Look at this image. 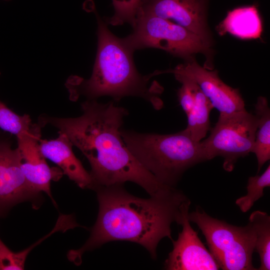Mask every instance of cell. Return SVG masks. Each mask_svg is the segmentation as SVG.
I'll use <instances>...</instances> for the list:
<instances>
[{"mask_svg": "<svg viewBox=\"0 0 270 270\" xmlns=\"http://www.w3.org/2000/svg\"><path fill=\"white\" fill-rule=\"evenodd\" d=\"M82 114L60 118L42 115V126L49 124L64 134L88 159L94 186L134 182L150 196L172 188L160 182L135 158L126 146L120 130L128 112L113 102L106 104L87 100L81 104Z\"/></svg>", "mask_w": 270, "mask_h": 270, "instance_id": "1", "label": "cell"}, {"mask_svg": "<svg viewBox=\"0 0 270 270\" xmlns=\"http://www.w3.org/2000/svg\"><path fill=\"white\" fill-rule=\"evenodd\" d=\"M94 190L99 206L96 223L84 244L68 254V259L76 265L81 264L84 252L116 240L137 243L156 259L158 243L166 237L173 240L171 225L177 223L184 206L190 200L176 188L148 198L131 194L124 184Z\"/></svg>", "mask_w": 270, "mask_h": 270, "instance_id": "2", "label": "cell"}, {"mask_svg": "<svg viewBox=\"0 0 270 270\" xmlns=\"http://www.w3.org/2000/svg\"><path fill=\"white\" fill-rule=\"evenodd\" d=\"M98 50L92 74L88 80L73 76L66 86L70 98L75 101L80 96L96 100L107 96L118 102L127 96L142 98L156 108L161 106L156 83L150 84V74L142 76L136 69L131 50L122 38L114 36L98 14Z\"/></svg>", "mask_w": 270, "mask_h": 270, "instance_id": "3", "label": "cell"}, {"mask_svg": "<svg viewBox=\"0 0 270 270\" xmlns=\"http://www.w3.org/2000/svg\"><path fill=\"white\" fill-rule=\"evenodd\" d=\"M128 148L139 162L162 184L175 187L184 173L204 161L200 142L184 130L172 134L139 133L120 128Z\"/></svg>", "mask_w": 270, "mask_h": 270, "instance_id": "4", "label": "cell"}, {"mask_svg": "<svg viewBox=\"0 0 270 270\" xmlns=\"http://www.w3.org/2000/svg\"><path fill=\"white\" fill-rule=\"evenodd\" d=\"M188 218L202 231L220 269L257 270L252 264L256 236L250 222L244 226H234L212 217L198 207Z\"/></svg>", "mask_w": 270, "mask_h": 270, "instance_id": "5", "label": "cell"}, {"mask_svg": "<svg viewBox=\"0 0 270 270\" xmlns=\"http://www.w3.org/2000/svg\"><path fill=\"white\" fill-rule=\"evenodd\" d=\"M132 28V32L122 39L133 52L156 48L188 60L198 53L208 54L210 50V46L194 33L156 16L138 12Z\"/></svg>", "mask_w": 270, "mask_h": 270, "instance_id": "6", "label": "cell"}, {"mask_svg": "<svg viewBox=\"0 0 270 270\" xmlns=\"http://www.w3.org/2000/svg\"><path fill=\"white\" fill-rule=\"evenodd\" d=\"M257 130L255 115L244 110L220 114L208 137L200 141L205 160L220 156L223 168L233 170L237 160L252 152Z\"/></svg>", "mask_w": 270, "mask_h": 270, "instance_id": "7", "label": "cell"}, {"mask_svg": "<svg viewBox=\"0 0 270 270\" xmlns=\"http://www.w3.org/2000/svg\"><path fill=\"white\" fill-rule=\"evenodd\" d=\"M191 202L183 207L177 224L182 226L176 240H172L173 248L165 260L168 270H218L220 268L214 258L192 227L188 215Z\"/></svg>", "mask_w": 270, "mask_h": 270, "instance_id": "8", "label": "cell"}, {"mask_svg": "<svg viewBox=\"0 0 270 270\" xmlns=\"http://www.w3.org/2000/svg\"><path fill=\"white\" fill-rule=\"evenodd\" d=\"M156 74L172 73L194 80L220 114H230L245 110L244 102L239 92L224 82L216 70L200 66L194 59L176 66L174 69L156 71Z\"/></svg>", "mask_w": 270, "mask_h": 270, "instance_id": "9", "label": "cell"}, {"mask_svg": "<svg viewBox=\"0 0 270 270\" xmlns=\"http://www.w3.org/2000/svg\"><path fill=\"white\" fill-rule=\"evenodd\" d=\"M41 127L35 124L32 129L16 136L20 168L31 188L44 192L54 202L50 190L52 181L58 180L64 174L59 168H50L40 148Z\"/></svg>", "mask_w": 270, "mask_h": 270, "instance_id": "10", "label": "cell"}, {"mask_svg": "<svg viewBox=\"0 0 270 270\" xmlns=\"http://www.w3.org/2000/svg\"><path fill=\"white\" fill-rule=\"evenodd\" d=\"M210 0H142L138 12L178 24L199 36L210 46L207 24Z\"/></svg>", "mask_w": 270, "mask_h": 270, "instance_id": "11", "label": "cell"}, {"mask_svg": "<svg viewBox=\"0 0 270 270\" xmlns=\"http://www.w3.org/2000/svg\"><path fill=\"white\" fill-rule=\"evenodd\" d=\"M10 139L0 132V217L16 204L34 200L39 196L28 184L20 168L18 150L12 147Z\"/></svg>", "mask_w": 270, "mask_h": 270, "instance_id": "12", "label": "cell"}, {"mask_svg": "<svg viewBox=\"0 0 270 270\" xmlns=\"http://www.w3.org/2000/svg\"><path fill=\"white\" fill-rule=\"evenodd\" d=\"M54 140H40V148L46 158H48L61 169L63 174L82 188L92 189L93 181L90 172L86 170L74 155L72 143L64 133L58 132Z\"/></svg>", "mask_w": 270, "mask_h": 270, "instance_id": "13", "label": "cell"}, {"mask_svg": "<svg viewBox=\"0 0 270 270\" xmlns=\"http://www.w3.org/2000/svg\"><path fill=\"white\" fill-rule=\"evenodd\" d=\"M218 31L220 35L229 33L242 39L260 38L262 24L256 7L241 6L229 11Z\"/></svg>", "mask_w": 270, "mask_h": 270, "instance_id": "14", "label": "cell"}, {"mask_svg": "<svg viewBox=\"0 0 270 270\" xmlns=\"http://www.w3.org/2000/svg\"><path fill=\"white\" fill-rule=\"evenodd\" d=\"M257 130L252 152L256 154L258 172L270 159V109L266 98L259 96L255 104Z\"/></svg>", "mask_w": 270, "mask_h": 270, "instance_id": "15", "label": "cell"}, {"mask_svg": "<svg viewBox=\"0 0 270 270\" xmlns=\"http://www.w3.org/2000/svg\"><path fill=\"white\" fill-rule=\"evenodd\" d=\"M213 108L197 85L194 104L186 114L188 125L184 129L193 140L200 142L206 136L210 126V114Z\"/></svg>", "mask_w": 270, "mask_h": 270, "instance_id": "16", "label": "cell"}, {"mask_svg": "<svg viewBox=\"0 0 270 270\" xmlns=\"http://www.w3.org/2000/svg\"><path fill=\"white\" fill-rule=\"evenodd\" d=\"M256 236L254 250L258 254L260 266L257 270H270V216L266 212L256 210L248 218Z\"/></svg>", "mask_w": 270, "mask_h": 270, "instance_id": "17", "label": "cell"}, {"mask_svg": "<svg viewBox=\"0 0 270 270\" xmlns=\"http://www.w3.org/2000/svg\"><path fill=\"white\" fill-rule=\"evenodd\" d=\"M270 186V165L260 175L250 176L248 180L247 193L236 200V205L242 212L248 211L260 198L264 196V190Z\"/></svg>", "mask_w": 270, "mask_h": 270, "instance_id": "18", "label": "cell"}, {"mask_svg": "<svg viewBox=\"0 0 270 270\" xmlns=\"http://www.w3.org/2000/svg\"><path fill=\"white\" fill-rule=\"evenodd\" d=\"M34 124L28 114H18L0 100V128L2 130L17 136L30 131Z\"/></svg>", "mask_w": 270, "mask_h": 270, "instance_id": "19", "label": "cell"}, {"mask_svg": "<svg viewBox=\"0 0 270 270\" xmlns=\"http://www.w3.org/2000/svg\"><path fill=\"white\" fill-rule=\"evenodd\" d=\"M142 0H112L114 14L106 19V22L112 26L128 23L132 26L135 22Z\"/></svg>", "mask_w": 270, "mask_h": 270, "instance_id": "20", "label": "cell"}, {"mask_svg": "<svg viewBox=\"0 0 270 270\" xmlns=\"http://www.w3.org/2000/svg\"><path fill=\"white\" fill-rule=\"evenodd\" d=\"M176 80L182 84L178 92L180 105L187 114L194 104L197 84L192 80L184 76L174 74Z\"/></svg>", "mask_w": 270, "mask_h": 270, "instance_id": "21", "label": "cell"}, {"mask_svg": "<svg viewBox=\"0 0 270 270\" xmlns=\"http://www.w3.org/2000/svg\"><path fill=\"white\" fill-rule=\"evenodd\" d=\"M18 252L12 251L0 238V270H22L24 268L25 260Z\"/></svg>", "mask_w": 270, "mask_h": 270, "instance_id": "22", "label": "cell"}, {"mask_svg": "<svg viewBox=\"0 0 270 270\" xmlns=\"http://www.w3.org/2000/svg\"><path fill=\"white\" fill-rule=\"evenodd\" d=\"M6 0V1H9V0Z\"/></svg>", "mask_w": 270, "mask_h": 270, "instance_id": "23", "label": "cell"}]
</instances>
